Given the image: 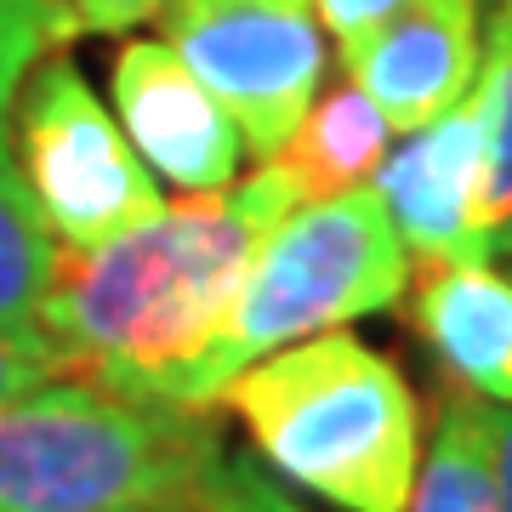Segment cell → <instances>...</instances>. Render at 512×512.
Instances as JSON below:
<instances>
[{"label":"cell","instance_id":"3","mask_svg":"<svg viewBox=\"0 0 512 512\" xmlns=\"http://www.w3.org/2000/svg\"><path fill=\"white\" fill-rule=\"evenodd\" d=\"M217 461L211 410H165L63 376L0 404V512L200 501Z\"/></svg>","mask_w":512,"mask_h":512},{"label":"cell","instance_id":"1","mask_svg":"<svg viewBox=\"0 0 512 512\" xmlns=\"http://www.w3.org/2000/svg\"><path fill=\"white\" fill-rule=\"evenodd\" d=\"M296 188L262 160L239 188L188 194L131 222L92 251L57 245L52 291L40 302V342L57 370L92 376L120 399L165 410H217L211 353L262 239L296 211Z\"/></svg>","mask_w":512,"mask_h":512},{"label":"cell","instance_id":"16","mask_svg":"<svg viewBox=\"0 0 512 512\" xmlns=\"http://www.w3.org/2000/svg\"><path fill=\"white\" fill-rule=\"evenodd\" d=\"M200 501L205 512H308L296 495H285V484L268 467H256V456H222Z\"/></svg>","mask_w":512,"mask_h":512},{"label":"cell","instance_id":"14","mask_svg":"<svg viewBox=\"0 0 512 512\" xmlns=\"http://www.w3.org/2000/svg\"><path fill=\"white\" fill-rule=\"evenodd\" d=\"M57 274V239L46 234L35 200L23 194L18 171H0V325L40 336V302Z\"/></svg>","mask_w":512,"mask_h":512},{"label":"cell","instance_id":"9","mask_svg":"<svg viewBox=\"0 0 512 512\" xmlns=\"http://www.w3.org/2000/svg\"><path fill=\"white\" fill-rule=\"evenodd\" d=\"M484 165V114L478 97L456 103L433 126L404 131L376 171L387 217L416 262H478L473 256V194Z\"/></svg>","mask_w":512,"mask_h":512},{"label":"cell","instance_id":"11","mask_svg":"<svg viewBox=\"0 0 512 512\" xmlns=\"http://www.w3.org/2000/svg\"><path fill=\"white\" fill-rule=\"evenodd\" d=\"M387 148H393V126H387L376 103L359 86H336L330 97H313V109L302 114V126L285 137L274 165L291 177L296 200H336L353 188H370L382 171Z\"/></svg>","mask_w":512,"mask_h":512},{"label":"cell","instance_id":"2","mask_svg":"<svg viewBox=\"0 0 512 512\" xmlns=\"http://www.w3.org/2000/svg\"><path fill=\"white\" fill-rule=\"evenodd\" d=\"M268 473L336 512H404L421 473V410L399 365L348 330L268 353L222 399Z\"/></svg>","mask_w":512,"mask_h":512},{"label":"cell","instance_id":"13","mask_svg":"<svg viewBox=\"0 0 512 512\" xmlns=\"http://www.w3.org/2000/svg\"><path fill=\"white\" fill-rule=\"evenodd\" d=\"M404 512H507L490 461V404L450 393L433 427L427 467L416 473Z\"/></svg>","mask_w":512,"mask_h":512},{"label":"cell","instance_id":"6","mask_svg":"<svg viewBox=\"0 0 512 512\" xmlns=\"http://www.w3.org/2000/svg\"><path fill=\"white\" fill-rule=\"evenodd\" d=\"M165 46L234 114L245 154L274 160L325 80L313 0H165Z\"/></svg>","mask_w":512,"mask_h":512},{"label":"cell","instance_id":"18","mask_svg":"<svg viewBox=\"0 0 512 512\" xmlns=\"http://www.w3.org/2000/svg\"><path fill=\"white\" fill-rule=\"evenodd\" d=\"M57 376V359L52 348L29 336V330H6L0 325V404H12L18 393H29L35 382Z\"/></svg>","mask_w":512,"mask_h":512},{"label":"cell","instance_id":"10","mask_svg":"<svg viewBox=\"0 0 512 512\" xmlns=\"http://www.w3.org/2000/svg\"><path fill=\"white\" fill-rule=\"evenodd\" d=\"M410 291V330L456 387L512 404V274L495 262H427Z\"/></svg>","mask_w":512,"mask_h":512},{"label":"cell","instance_id":"4","mask_svg":"<svg viewBox=\"0 0 512 512\" xmlns=\"http://www.w3.org/2000/svg\"><path fill=\"white\" fill-rule=\"evenodd\" d=\"M410 285V251L376 188L308 200L262 239L211 353V399L245 365L319 330L387 313Z\"/></svg>","mask_w":512,"mask_h":512},{"label":"cell","instance_id":"19","mask_svg":"<svg viewBox=\"0 0 512 512\" xmlns=\"http://www.w3.org/2000/svg\"><path fill=\"white\" fill-rule=\"evenodd\" d=\"M63 6L74 12L80 35H131L165 12V0H63Z\"/></svg>","mask_w":512,"mask_h":512},{"label":"cell","instance_id":"22","mask_svg":"<svg viewBox=\"0 0 512 512\" xmlns=\"http://www.w3.org/2000/svg\"><path fill=\"white\" fill-rule=\"evenodd\" d=\"M495 18H501V23H512V0H501V12H495Z\"/></svg>","mask_w":512,"mask_h":512},{"label":"cell","instance_id":"20","mask_svg":"<svg viewBox=\"0 0 512 512\" xmlns=\"http://www.w3.org/2000/svg\"><path fill=\"white\" fill-rule=\"evenodd\" d=\"M490 461H495L501 501L512 512V404H490Z\"/></svg>","mask_w":512,"mask_h":512},{"label":"cell","instance_id":"7","mask_svg":"<svg viewBox=\"0 0 512 512\" xmlns=\"http://www.w3.org/2000/svg\"><path fill=\"white\" fill-rule=\"evenodd\" d=\"M109 97L120 131L154 177H165L183 194H222L239 183L245 137H239L234 114L165 40L137 35L114 52Z\"/></svg>","mask_w":512,"mask_h":512},{"label":"cell","instance_id":"5","mask_svg":"<svg viewBox=\"0 0 512 512\" xmlns=\"http://www.w3.org/2000/svg\"><path fill=\"white\" fill-rule=\"evenodd\" d=\"M12 154L23 194L63 251H92L165 205L160 177L131 148L80 63L63 52H46L23 80L12 109Z\"/></svg>","mask_w":512,"mask_h":512},{"label":"cell","instance_id":"17","mask_svg":"<svg viewBox=\"0 0 512 512\" xmlns=\"http://www.w3.org/2000/svg\"><path fill=\"white\" fill-rule=\"evenodd\" d=\"M410 6V0H313V18H319V35H330L336 57H348L359 40H370L382 23H393Z\"/></svg>","mask_w":512,"mask_h":512},{"label":"cell","instance_id":"21","mask_svg":"<svg viewBox=\"0 0 512 512\" xmlns=\"http://www.w3.org/2000/svg\"><path fill=\"white\" fill-rule=\"evenodd\" d=\"M109 512H205V501H137V507H109Z\"/></svg>","mask_w":512,"mask_h":512},{"label":"cell","instance_id":"8","mask_svg":"<svg viewBox=\"0 0 512 512\" xmlns=\"http://www.w3.org/2000/svg\"><path fill=\"white\" fill-rule=\"evenodd\" d=\"M478 63V0H410L399 18L342 57L348 80L399 137L467 103Z\"/></svg>","mask_w":512,"mask_h":512},{"label":"cell","instance_id":"12","mask_svg":"<svg viewBox=\"0 0 512 512\" xmlns=\"http://www.w3.org/2000/svg\"><path fill=\"white\" fill-rule=\"evenodd\" d=\"M484 114V165L473 194V256L512 262V23L495 18L484 40V63L473 80Z\"/></svg>","mask_w":512,"mask_h":512},{"label":"cell","instance_id":"15","mask_svg":"<svg viewBox=\"0 0 512 512\" xmlns=\"http://www.w3.org/2000/svg\"><path fill=\"white\" fill-rule=\"evenodd\" d=\"M80 35L63 0H0V171L12 165V109L29 69Z\"/></svg>","mask_w":512,"mask_h":512}]
</instances>
